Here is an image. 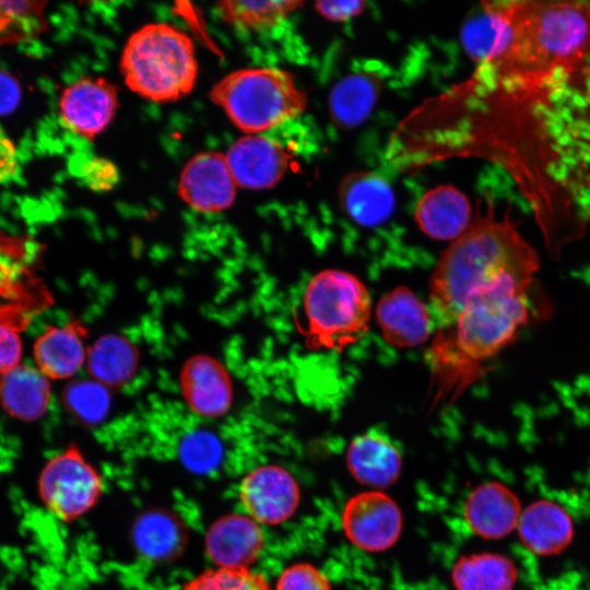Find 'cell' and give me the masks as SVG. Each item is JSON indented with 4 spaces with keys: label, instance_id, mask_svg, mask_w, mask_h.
<instances>
[{
    "label": "cell",
    "instance_id": "1",
    "mask_svg": "<svg viewBox=\"0 0 590 590\" xmlns=\"http://www.w3.org/2000/svg\"><path fill=\"white\" fill-rule=\"evenodd\" d=\"M460 36L473 72L406 117L400 154L499 166L558 252L588 222L590 1H485Z\"/></svg>",
    "mask_w": 590,
    "mask_h": 590
},
{
    "label": "cell",
    "instance_id": "2",
    "mask_svg": "<svg viewBox=\"0 0 590 590\" xmlns=\"http://www.w3.org/2000/svg\"><path fill=\"white\" fill-rule=\"evenodd\" d=\"M533 279L503 278L468 298L449 324L435 329L428 361L436 400L456 399L516 338L529 320Z\"/></svg>",
    "mask_w": 590,
    "mask_h": 590
},
{
    "label": "cell",
    "instance_id": "3",
    "mask_svg": "<svg viewBox=\"0 0 590 590\" xmlns=\"http://www.w3.org/2000/svg\"><path fill=\"white\" fill-rule=\"evenodd\" d=\"M539 256L508 217L477 216L444 250L429 280L435 328L449 324L468 298L508 275L534 278Z\"/></svg>",
    "mask_w": 590,
    "mask_h": 590
},
{
    "label": "cell",
    "instance_id": "4",
    "mask_svg": "<svg viewBox=\"0 0 590 590\" xmlns=\"http://www.w3.org/2000/svg\"><path fill=\"white\" fill-rule=\"evenodd\" d=\"M119 67L133 93L156 103L185 97L198 76L192 40L167 23H151L137 30L123 47Z\"/></svg>",
    "mask_w": 590,
    "mask_h": 590
},
{
    "label": "cell",
    "instance_id": "5",
    "mask_svg": "<svg viewBox=\"0 0 590 590\" xmlns=\"http://www.w3.org/2000/svg\"><path fill=\"white\" fill-rule=\"evenodd\" d=\"M209 96L235 127L248 134L276 128L307 106V96L294 76L279 68L231 72L212 86Z\"/></svg>",
    "mask_w": 590,
    "mask_h": 590
},
{
    "label": "cell",
    "instance_id": "6",
    "mask_svg": "<svg viewBox=\"0 0 590 590\" xmlns=\"http://www.w3.org/2000/svg\"><path fill=\"white\" fill-rule=\"evenodd\" d=\"M303 308L309 346L343 350L368 328L370 294L356 275L339 269H326L308 282Z\"/></svg>",
    "mask_w": 590,
    "mask_h": 590
},
{
    "label": "cell",
    "instance_id": "7",
    "mask_svg": "<svg viewBox=\"0 0 590 590\" xmlns=\"http://www.w3.org/2000/svg\"><path fill=\"white\" fill-rule=\"evenodd\" d=\"M45 507L62 522H72L99 500L103 480L75 444L51 457L37 481Z\"/></svg>",
    "mask_w": 590,
    "mask_h": 590
},
{
    "label": "cell",
    "instance_id": "8",
    "mask_svg": "<svg viewBox=\"0 0 590 590\" xmlns=\"http://www.w3.org/2000/svg\"><path fill=\"white\" fill-rule=\"evenodd\" d=\"M341 522L346 538L355 546L367 552H382L399 539L402 514L390 496L380 491H368L346 502Z\"/></svg>",
    "mask_w": 590,
    "mask_h": 590
},
{
    "label": "cell",
    "instance_id": "9",
    "mask_svg": "<svg viewBox=\"0 0 590 590\" xmlns=\"http://www.w3.org/2000/svg\"><path fill=\"white\" fill-rule=\"evenodd\" d=\"M117 108V87L102 76L79 79L63 90L59 99L64 127L88 140L106 130Z\"/></svg>",
    "mask_w": 590,
    "mask_h": 590
},
{
    "label": "cell",
    "instance_id": "10",
    "mask_svg": "<svg viewBox=\"0 0 590 590\" xmlns=\"http://www.w3.org/2000/svg\"><path fill=\"white\" fill-rule=\"evenodd\" d=\"M300 494L294 476L284 468L267 464L249 472L241 481L239 499L258 523L279 524L295 512Z\"/></svg>",
    "mask_w": 590,
    "mask_h": 590
},
{
    "label": "cell",
    "instance_id": "11",
    "mask_svg": "<svg viewBox=\"0 0 590 590\" xmlns=\"http://www.w3.org/2000/svg\"><path fill=\"white\" fill-rule=\"evenodd\" d=\"M237 185L225 154L202 152L190 158L178 181V194L190 208L203 213L228 209L236 197Z\"/></svg>",
    "mask_w": 590,
    "mask_h": 590
},
{
    "label": "cell",
    "instance_id": "12",
    "mask_svg": "<svg viewBox=\"0 0 590 590\" xmlns=\"http://www.w3.org/2000/svg\"><path fill=\"white\" fill-rule=\"evenodd\" d=\"M225 157L236 185L251 190L269 189L279 184L292 160L281 143L258 134L236 140Z\"/></svg>",
    "mask_w": 590,
    "mask_h": 590
},
{
    "label": "cell",
    "instance_id": "13",
    "mask_svg": "<svg viewBox=\"0 0 590 590\" xmlns=\"http://www.w3.org/2000/svg\"><path fill=\"white\" fill-rule=\"evenodd\" d=\"M179 387L188 408L199 416L217 418L233 403V382L226 367L208 354L190 356L179 371Z\"/></svg>",
    "mask_w": 590,
    "mask_h": 590
},
{
    "label": "cell",
    "instance_id": "14",
    "mask_svg": "<svg viewBox=\"0 0 590 590\" xmlns=\"http://www.w3.org/2000/svg\"><path fill=\"white\" fill-rule=\"evenodd\" d=\"M376 321L385 341L398 349L425 343L434 329L432 312L405 286L394 287L381 296L376 306Z\"/></svg>",
    "mask_w": 590,
    "mask_h": 590
},
{
    "label": "cell",
    "instance_id": "15",
    "mask_svg": "<svg viewBox=\"0 0 590 590\" xmlns=\"http://www.w3.org/2000/svg\"><path fill=\"white\" fill-rule=\"evenodd\" d=\"M87 329L78 319L47 326L33 345L35 367L49 380L73 377L86 363Z\"/></svg>",
    "mask_w": 590,
    "mask_h": 590
},
{
    "label": "cell",
    "instance_id": "16",
    "mask_svg": "<svg viewBox=\"0 0 590 590\" xmlns=\"http://www.w3.org/2000/svg\"><path fill=\"white\" fill-rule=\"evenodd\" d=\"M263 535L248 515L232 514L217 519L205 535V551L219 568H248L259 556Z\"/></svg>",
    "mask_w": 590,
    "mask_h": 590
},
{
    "label": "cell",
    "instance_id": "17",
    "mask_svg": "<svg viewBox=\"0 0 590 590\" xmlns=\"http://www.w3.org/2000/svg\"><path fill=\"white\" fill-rule=\"evenodd\" d=\"M521 512L517 495L496 481L475 487L464 504V518L470 530L488 540L509 534L517 528Z\"/></svg>",
    "mask_w": 590,
    "mask_h": 590
},
{
    "label": "cell",
    "instance_id": "18",
    "mask_svg": "<svg viewBox=\"0 0 590 590\" xmlns=\"http://www.w3.org/2000/svg\"><path fill=\"white\" fill-rule=\"evenodd\" d=\"M344 213L358 225L374 227L393 213L396 197L390 182L380 174L359 170L347 174L338 188Z\"/></svg>",
    "mask_w": 590,
    "mask_h": 590
},
{
    "label": "cell",
    "instance_id": "19",
    "mask_svg": "<svg viewBox=\"0 0 590 590\" xmlns=\"http://www.w3.org/2000/svg\"><path fill=\"white\" fill-rule=\"evenodd\" d=\"M468 197L452 185H438L417 201L414 219L418 228L437 240H455L471 224Z\"/></svg>",
    "mask_w": 590,
    "mask_h": 590
},
{
    "label": "cell",
    "instance_id": "20",
    "mask_svg": "<svg viewBox=\"0 0 590 590\" xmlns=\"http://www.w3.org/2000/svg\"><path fill=\"white\" fill-rule=\"evenodd\" d=\"M346 465L357 482L374 488H382L399 477L402 456L389 437L369 430L356 436L349 445Z\"/></svg>",
    "mask_w": 590,
    "mask_h": 590
},
{
    "label": "cell",
    "instance_id": "21",
    "mask_svg": "<svg viewBox=\"0 0 590 590\" xmlns=\"http://www.w3.org/2000/svg\"><path fill=\"white\" fill-rule=\"evenodd\" d=\"M517 529L522 544L540 556L562 552L574 534L573 520L566 509L545 499L532 503L521 512Z\"/></svg>",
    "mask_w": 590,
    "mask_h": 590
},
{
    "label": "cell",
    "instance_id": "22",
    "mask_svg": "<svg viewBox=\"0 0 590 590\" xmlns=\"http://www.w3.org/2000/svg\"><path fill=\"white\" fill-rule=\"evenodd\" d=\"M382 78L371 70L352 72L331 88L328 96L330 121L340 130H351L364 122L376 106Z\"/></svg>",
    "mask_w": 590,
    "mask_h": 590
},
{
    "label": "cell",
    "instance_id": "23",
    "mask_svg": "<svg viewBox=\"0 0 590 590\" xmlns=\"http://www.w3.org/2000/svg\"><path fill=\"white\" fill-rule=\"evenodd\" d=\"M50 380L36 367L20 364L0 376V404L13 418L35 422L48 409Z\"/></svg>",
    "mask_w": 590,
    "mask_h": 590
},
{
    "label": "cell",
    "instance_id": "24",
    "mask_svg": "<svg viewBox=\"0 0 590 590\" xmlns=\"http://www.w3.org/2000/svg\"><path fill=\"white\" fill-rule=\"evenodd\" d=\"M140 353L128 338L118 333H106L88 346L86 369L91 379L109 388L128 384L139 367Z\"/></svg>",
    "mask_w": 590,
    "mask_h": 590
},
{
    "label": "cell",
    "instance_id": "25",
    "mask_svg": "<svg viewBox=\"0 0 590 590\" xmlns=\"http://www.w3.org/2000/svg\"><path fill=\"white\" fill-rule=\"evenodd\" d=\"M517 578L514 562L496 553L463 556L451 571L456 590H512Z\"/></svg>",
    "mask_w": 590,
    "mask_h": 590
},
{
    "label": "cell",
    "instance_id": "26",
    "mask_svg": "<svg viewBox=\"0 0 590 590\" xmlns=\"http://www.w3.org/2000/svg\"><path fill=\"white\" fill-rule=\"evenodd\" d=\"M303 5L304 2L291 0H223L215 4V10L225 24L238 31L260 33L275 27Z\"/></svg>",
    "mask_w": 590,
    "mask_h": 590
},
{
    "label": "cell",
    "instance_id": "27",
    "mask_svg": "<svg viewBox=\"0 0 590 590\" xmlns=\"http://www.w3.org/2000/svg\"><path fill=\"white\" fill-rule=\"evenodd\" d=\"M137 550L151 559H168L181 550L185 535L179 522L169 514L151 510L141 515L132 530Z\"/></svg>",
    "mask_w": 590,
    "mask_h": 590
},
{
    "label": "cell",
    "instance_id": "28",
    "mask_svg": "<svg viewBox=\"0 0 590 590\" xmlns=\"http://www.w3.org/2000/svg\"><path fill=\"white\" fill-rule=\"evenodd\" d=\"M62 404L74 420L94 426L108 415L111 398L107 387L93 379H81L64 387Z\"/></svg>",
    "mask_w": 590,
    "mask_h": 590
},
{
    "label": "cell",
    "instance_id": "29",
    "mask_svg": "<svg viewBox=\"0 0 590 590\" xmlns=\"http://www.w3.org/2000/svg\"><path fill=\"white\" fill-rule=\"evenodd\" d=\"M45 2L0 1V46L38 35L45 27Z\"/></svg>",
    "mask_w": 590,
    "mask_h": 590
},
{
    "label": "cell",
    "instance_id": "30",
    "mask_svg": "<svg viewBox=\"0 0 590 590\" xmlns=\"http://www.w3.org/2000/svg\"><path fill=\"white\" fill-rule=\"evenodd\" d=\"M179 459L187 470L197 474L215 471L223 459V445L206 429L188 433L179 444Z\"/></svg>",
    "mask_w": 590,
    "mask_h": 590
},
{
    "label": "cell",
    "instance_id": "31",
    "mask_svg": "<svg viewBox=\"0 0 590 590\" xmlns=\"http://www.w3.org/2000/svg\"><path fill=\"white\" fill-rule=\"evenodd\" d=\"M181 590H271L266 578L248 568H216L188 581Z\"/></svg>",
    "mask_w": 590,
    "mask_h": 590
},
{
    "label": "cell",
    "instance_id": "32",
    "mask_svg": "<svg viewBox=\"0 0 590 590\" xmlns=\"http://www.w3.org/2000/svg\"><path fill=\"white\" fill-rule=\"evenodd\" d=\"M276 590H331V586L328 578L315 566L297 563L281 573Z\"/></svg>",
    "mask_w": 590,
    "mask_h": 590
},
{
    "label": "cell",
    "instance_id": "33",
    "mask_svg": "<svg viewBox=\"0 0 590 590\" xmlns=\"http://www.w3.org/2000/svg\"><path fill=\"white\" fill-rule=\"evenodd\" d=\"M80 177L91 190L105 192L114 189L119 182V170L105 157H92L83 164Z\"/></svg>",
    "mask_w": 590,
    "mask_h": 590
},
{
    "label": "cell",
    "instance_id": "34",
    "mask_svg": "<svg viewBox=\"0 0 590 590\" xmlns=\"http://www.w3.org/2000/svg\"><path fill=\"white\" fill-rule=\"evenodd\" d=\"M23 343L19 333L0 322V376L21 364Z\"/></svg>",
    "mask_w": 590,
    "mask_h": 590
},
{
    "label": "cell",
    "instance_id": "35",
    "mask_svg": "<svg viewBox=\"0 0 590 590\" xmlns=\"http://www.w3.org/2000/svg\"><path fill=\"white\" fill-rule=\"evenodd\" d=\"M366 7L365 1H319L315 10L320 16L331 22H344L359 15Z\"/></svg>",
    "mask_w": 590,
    "mask_h": 590
},
{
    "label": "cell",
    "instance_id": "36",
    "mask_svg": "<svg viewBox=\"0 0 590 590\" xmlns=\"http://www.w3.org/2000/svg\"><path fill=\"white\" fill-rule=\"evenodd\" d=\"M17 170V149L11 137L0 127V185L13 180Z\"/></svg>",
    "mask_w": 590,
    "mask_h": 590
},
{
    "label": "cell",
    "instance_id": "37",
    "mask_svg": "<svg viewBox=\"0 0 590 590\" xmlns=\"http://www.w3.org/2000/svg\"><path fill=\"white\" fill-rule=\"evenodd\" d=\"M21 99V86L9 72L0 70V116L12 113Z\"/></svg>",
    "mask_w": 590,
    "mask_h": 590
}]
</instances>
